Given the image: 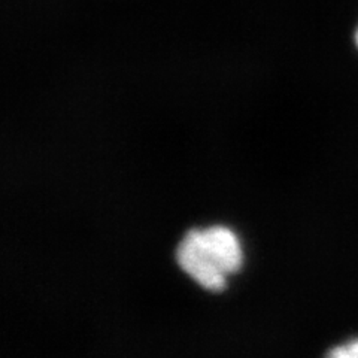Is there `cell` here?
Here are the masks:
<instances>
[{"instance_id":"cell-1","label":"cell","mask_w":358,"mask_h":358,"mask_svg":"<svg viewBox=\"0 0 358 358\" xmlns=\"http://www.w3.org/2000/svg\"><path fill=\"white\" fill-rule=\"evenodd\" d=\"M179 267L209 291L226 288L227 276L242 264V248L236 233L224 226L193 229L176 248Z\"/></svg>"},{"instance_id":"cell-2","label":"cell","mask_w":358,"mask_h":358,"mask_svg":"<svg viewBox=\"0 0 358 358\" xmlns=\"http://www.w3.org/2000/svg\"><path fill=\"white\" fill-rule=\"evenodd\" d=\"M326 358H358V339L334 346L327 352Z\"/></svg>"},{"instance_id":"cell-3","label":"cell","mask_w":358,"mask_h":358,"mask_svg":"<svg viewBox=\"0 0 358 358\" xmlns=\"http://www.w3.org/2000/svg\"><path fill=\"white\" fill-rule=\"evenodd\" d=\"M355 39H357V45H358V30H357V36H355Z\"/></svg>"}]
</instances>
